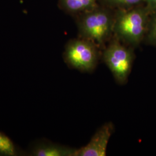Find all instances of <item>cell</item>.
<instances>
[{
    "mask_svg": "<svg viewBox=\"0 0 156 156\" xmlns=\"http://www.w3.org/2000/svg\"><path fill=\"white\" fill-rule=\"evenodd\" d=\"M150 15L146 6L122 13L114 22L113 32L117 38L133 46H138L145 39Z\"/></svg>",
    "mask_w": 156,
    "mask_h": 156,
    "instance_id": "cell-1",
    "label": "cell"
},
{
    "mask_svg": "<svg viewBox=\"0 0 156 156\" xmlns=\"http://www.w3.org/2000/svg\"><path fill=\"white\" fill-rule=\"evenodd\" d=\"M97 46L88 39H76L67 45L64 60L71 68L84 73H90L97 67L99 55Z\"/></svg>",
    "mask_w": 156,
    "mask_h": 156,
    "instance_id": "cell-2",
    "label": "cell"
},
{
    "mask_svg": "<svg viewBox=\"0 0 156 156\" xmlns=\"http://www.w3.org/2000/svg\"><path fill=\"white\" fill-rule=\"evenodd\" d=\"M133 51L114 40L104 51L103 60L109 68L116 81L120 84H125L131 73L134 62Z\"/></svg>",
    "mask_w": 156,
    "mask_h": 156,
    "instance_id": "cell-3",
    "label": "cell"
},
{
    "mask_svg": "<svg viewBox=\"0 0 156 156\" xmlns=\"http://www.w3.org/2000/svg\"><path fill=\"white\" fill-rule=\"evenodd\" d=\"M114 22L105 12L96 11L85 15L79 24L83 38L88 39L97 46L104 45L113 31Z\"/></svg>",
    "mask_w": 156,
    "mask_h": 156,
    "instance_id": "cell-4",
    "label": "cell"
},
{
    "mask_svg": "<svg viewBox=\"0 0 156 156\" xmlns=\"http://www.w3.org/2000/svg\"><path fill=\"white\" fill-rule=\"evenodd\" d=\"M113 130L112 123H105L97 131L87 145L76 149L75 156H106L107 146Z\"/></svg>",
    "mask_w": 156,
    "mask_h": 156,
    "instance_id": "cell-5",
    "label": "cell"
},
{
    "mask_svg": "<svg viewBox=\"0 0 156 156\" xmlns=\"http://www.w3.org/2000/svg\"><path fill=\"white\" fill-rule=\"evenodd\" d=\"M76 151V149L39 140L30 145L25 154L31 156H75Z\"/></svg>",
    "mask_w": 156,
    "mask_h": 156,
    "instance_id": "cell-6",
    "label": "cell"
},
{
    "mask_svg": "<svg viewBox=\"0 0 156 156\" xmlns=\"http://www.w3.org/2000/svg\"><path fill=\"white\" fill-rule=\"evenodd\" d=\"M23 153L9 136L0 131V156H22Z\"/></svg>",
    "mask_w": 156,
    "mask_h": 156,
    "instance_id": "cell-7",
    "label": "cell"
},
{
    "mask_svg": "<svg viewBox=\"0 0 156 156\" xmlns=\"http://www.w3.org/2000/svg\"><path fill=\"white\" fill-rule=\"evenodd\" d=\"M65 6L71 11H82L94 7L97 0H62Z\"/></svg>",
    "mask_w": 156,
    "mask_h": 156,
    "instance_id": "cell-8",
    "label": "cell"
},
{
    "mask_svg": "<svg viewBox=\"0 0 156 156\" xmlns=\"http://www.w3.org/2000/svg\"><path fill=\"white\" fill-rule=\"evenodd\" d=\"M144 40L147 44L156 47V12L150 15L147 31Z\"/></svg>",
    "mask_w": 156,
    "mask_h": 156,
    "instance_id": "cell-9",
    "label": "cell"
},
{
    "mask_svg": "<svg viewBox=\"0 0 156 156\" xmlns=\"http://www.w3.org/2000/svg\"><path fill=\"white\" fill-rule=\"evenodd\" d=\"M112 4L123 6H132L141 3L145 0H106Z\"/></svg>",
    "mask_w": 156,
    "mask_h": 156,
    "instance_id": "cell-10",
    "label": "cell"
},
{
    "mask_svg": "<svg viewBox=\"0 0 156 156\" xmlns=\"http://www.w3.org/2000/svg\"><path fill=\"white\" fill-rule=\"evenodd\" d=\"M145 2L147 4L146 7L151 13L156 12V0H145Z\"/></svg>",
    "mask_w": 156,
    "mask_h": 156,
    "instance_id": "cell-11",
    "label": "cell"
}]
</instances>
